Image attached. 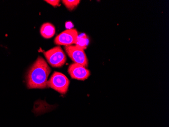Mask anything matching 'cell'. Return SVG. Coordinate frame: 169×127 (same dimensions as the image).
Masks as SVG:
<instances>
[{"instance_id": "1", "label": "cell", "mask_w": 169, "mask_h": 127, "mask_svg": "<svg viewBox=\"0 0 169 127\" xmlns=\"http://www.w3.org/2000/svg\"><path fill=\"white\" fill-rule=\"evenodd\" d=\"M51 69L43 58L38 56L31 66L26 75V84L29 89H45L48 87V76Z\"/></svg>"}, {"instance_id": "2", "label": "cell", "mask_w": 169, "mask_h": 127, "mask_svg": "<svg viewBox=\"0 0 169 127\" xmlns=\"http://www.w3.org/2000/svg\"><path fill=\"white\" fill-rule=\"evenodd\" d=\"M47 85L59 93L66 94L69 89V81L64 74L55 72L48 81Z\"/></svg>"}, {"instance_id": "3", "label": "cell", "mask_w": 169, "mask_h": 127, "mask_svg": "<svg viewBox=\"0 0 169 127\" xmlns=\"http://www.w3.org/2000/svg\"><path fill=\"white\" fill-rule=\"evenodd\" d=\"M44 54L49 64L53 67H61L66 61V55L60 46L55 47Z\"/></svg>"}, {"instance_id": "4", "label": "cell", "mask_w": 169, "mask_h": 127, "mask_svg": "<svg viewBox=\"0 0 169 127\" xmlns=\"http://www.w3.org/2000/svg\"><path fill=\"white\" fill-rule=\"evenodd\" d=\"M67 55L74 63L81 65L87 68L88 65V60L84 49L78 45H70L64 47Z\"/></svg>"}, {"instance_id": "5", "label": "cell", "mask_w": 169, "mask_h": 127, "mask_svg": "<svg viewBox=\"0 0 169 127\" xmlns=\"http://www.w3.org/2000/svg\"><path fill=\"white\" fill-rule=\"evenodd\" d=\"M78 33L75 29H69L62 32L55 38V43L57 45L70 46L77 43Z\"/></svg>"}, {"instance_id": "6", "label": "cell", "mask_w": 169, "mask_h": 127, "mask_svg": "<svg viewBox=\"0 0 169 127\" xmlns=\"http://www.w3.org/2000/svg\"><path fill=\"white\" fill-rule=\"evenodd\" d=\"M68 72L72 78L80 81H84L90 75V71L86 68L75 63L69 66Z\"/></svg>"}, {"instance_id": "7", "label": "cell", "mask_w": 169, "mask_h": 127, "mask_svg": "<svg viewBox=\"0 0 169 127\" xmlns=\"http://www.w3.org/2000/svg\"><path fill=\"white\" fill-rule=\"evenodd\" d=\"M41 35L45 38H51L53 37L55 33V28L54 26L50 23L44 24L40 30Z\"/></svg>"}, {"instance_id": "8", "label": "cell", "mask_w": 169, "mask_h": 127, "mask_svg": "<svg viewBox=\"0 0 169 127\" xmlns=\"http://www.w3.org/2000/svg\"><path fill=\"white\" fill-rule=\"evenodd\" d=\"M63 3L66 6L68 9L72 10L75 8L80 3L79 0H63Z\"/></svg>"}, {"instance_id": "9", "label": "cell", "mask_w": 169, "mask_h": 127, "mask_svg": "<svg viewBox=\"0 0 169 127\" xmlns=\"http://www.w3.org/2000/svg\"><path fill=\"white\" fill-rule=\"evenodd\" d=\"M45 2H47L48 3L50 4V5H52L53 6H57L59 5L60 1L59 0H46L45 1Z\"/></svg>"}]
</instances>
